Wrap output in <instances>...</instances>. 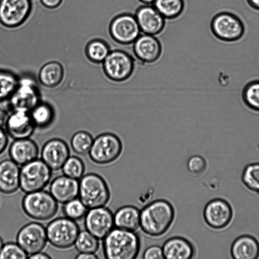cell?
<instances>
[{"mask_svg":"<svg viewBox=\"0 0 259 259\" xmlns=\"http://www.w3.org/2000/svg\"><path fill=\"white\" fill-rule=\"evenodd\" d=\"M175 217L171 203L164 199L152 201L140 211V226L146 234L158 237L166 232Z\"/></svg>","mask_w":259,"mask_h":259,"instance_id":"cell-1","label":"cell"},{"mask_svg":"<svg viewBox=\"0 0 259 259\" xmlns=\"http://www.w3.org/2000/svg\"><path fill=\"white\" fill-rule=\"evenodd\" d=\"M140 245L139 237L134 231L116 228L104 238V255L108 259H134Z\"/></svg>","mask_w":259,"mask_h":259,"instance_id":"cell-2","label":"cell"},{"mask_svg":"<svg viewBox=\"0 0 259 259\" xmlns=\"http://www.w3.org/2000/svg\"><path fill=\"white\" fill-rule=\"evenodd\" d=\"M78 196L89 209L106 205L110 199V191L102 177L89 173L79 179Z\"/></svg>","mask_w":259,"mask_h":259,"instance_id":"cell-3","label":"cell"},{"mask_svg":"<svg viewBox=\"0 0 259 259\" xmlns=\"http://www.w3.org/2000/svg\"><path fill=\"white\" fill-rule=\"evenodd\" d=\"M22 207L31 219L46 221L56 214L58 205L50 192L41 190L26 193L22 199Z\"/></svg>","mask_w":259,"mask_h":259,"instance_id":"cell-4","label":"cell"},{"mask_svg":"<svg viewBox=\"0 0 259 259\" xmlns=\"http://www.w3.org/2000/svg\"><path fill=\"white\" fill-rule=\"evenodd\" d=\"M210 29L217 38L226 42L239 40L245 32V25L241 18L228 11L216 14L211 21Z\"/></svg>","mask_w":259,"mask_h":259,"instance_id":"cell-5","label":"cell"},{"mask_svg":"<svg viewBox=\"0 0 259 259\" xmlns=\"http://www.w3.org/2000/svg\"><path fill=\"white\" fill-rule=\"evenodd\" d=\"M20 188L26 193L43 190L52 177V169L41 159L37 158L22 165Z\"/></svg>","mask_w":259,"mask_h":259,"instance_id":"cell-6","label":"cell"},{"mask_svg":"<svg viewBox=\"0 0 259 259\" xmlns=\"http://www.w3.org/2000/svg\"><path fill=\"white\" fill-rule=\"evenodd\" d=\"M46 229L48 241L60 249H66L73 246L80 232L75 221L66 217L53 220Z\"/></svg>","mask_w":259,"mask_h":259,"instance_id":"cell-7","label":"cell"},{"mask_svg":"<svg viewBox=\"0 0 259 259\" xmlns=\"http://www.w3.org/2000/svg\"><path fill=\"white\" fill-rule=\"evenodd\" d=\"M122 150V144L120 139L114 134L105 133L94 139L89 154L94 162L103 165L116 160Z\"/></svg>","mask_w":259,"mask_h":259,"instance_id":"cell-8","label":"cell"},{"mask_svg":"<svg viewBox=\"0 0 259 259\" xmlns=\"http://www.w3.org/2000/svg\"><path fill=\"white\" fill-rule=\"evenodd\" d=\"M102 63L106 76L117 82L128 79L133 74L135 66L132 55L121 50L111 51Z\"/></svg>","mask_w":259,"mask_h":259,"instance_id":"cell-9","label":"cell"},{"mask_svg":"<svg viewBox=\"0 0 259 259\" xmlns=\"http://www.w3.org/2000/svg\"><path fill=\"white\" fill-rule=\"evenodd\" d=\"M13 111H30L40 102L38 89L35 81L31 77L19 79L14 92L8 99Z\"/></svg>","mask_w":259,"mask_h":259,"instance_id":"cell-10","label":"cell"},{"mask_svg":"<svg viewBox=\"0 0 259 259\" xmlns=\"http://www.w3.org/2000/svg\"><path fill=\"white\" fill-rule=\"evenodd\" d=\"M109 32L115 42L127 45L133 44L141 31L135 15L126 13L117 15L112 19Z\"/></svg>","mask_w":259,"mask_h":259,"instance_id":"cell-11","label":"cell"},{"mask_svg":"<svg viewBox=\"0 0 259 259\" xmlns=\"http://www.w3.org/2000/svg\"><path fill=\"white\" fill-rule=\"evenodd\" d=\"M16 240L28 255L42 251L48 242L46 229L39 223H29L19 230Z\"/></svg>","mask_w":259,"mask_h":259,"instance_id":"cell-12","label":"cell"},{"mask_svg":"<svg viewBox=\"0 0 259 259\" xmlns=\"http://www.w3.org/2000/svg\"><path fill=\"white\" fill-rule=\"evenodd\" d=\"M31 0H0V23L14 28L23 23L29 16Z\"/></svg>","mask_w":259,"mask_h":259,"instance_id":"cell-13","label":"cell"},{"mask_svg":"<svg viewBox=\"0 0 259 259\" xmlns=\"http://www.w3.org/2000/svg\"><path fill=\"white\" fill-rule=\"evenodd\" d=\"M86 230L98 239H104L113 229L112 212L104 206L89 209L84 216Z\"/></svg>","mask_w":259,"mask_h":259,"instance_id":"cell-14","label":"cell"},{"mask_svg":"<svg viewBox=\"0 0 259 259\" xmlns=\"http://www.w3.org/2000/svg\"><path fill=\"white\" fill-rule=\"evenodd\" d=\"M205 223L210 228L219 230L226 227L233 217L231 205L225 200L215 198L209 201L203 211Z\"/></svg>","mask_w":259,"mask_h":259,"instance_id":"cell-15","label":"cell"},{"mask_svg":"<svg viewBox=\"0 0 259 259\" xmlns=\"http://www.w3.org/2000/svg\"><path fill=\"white\" fill-rule=\"evenodd\" d=\"M135 16L141 33L156 35L165 27V19L153 5L140 6L137 9Z\"/></svg>","mask_w":259,"mask_h":259,"instance_id":"cell-16","label":"cell"},{"mask_svg":"<svg viewBox=\"0 0 259 259\" xmlns=\"http://www.w3.org/2000/svg\"><path fill=\"white\" fill-rule=\"evenodd\" d=\"M136 57L144 64H151L159 60L162 52V45L155 35L141 34L133 42Z\"/></svg>","mask_w":259,"mask_h":259,"instance_id":"cell-17","label":"cell"},{"mask_svg":"<svg viewBox=\"0 0 259 259\" xmlns=\"http://www.w3.org/2000/svg\"><path fill=\"white\" fill-rule=\"evenodd\" d=\"M69 155L68 145L63 140L58 138L47 141L41 152V159L52 170L61 169Z\"/></svg>","mask_w":259,"mask_h":259,"instance_id":"cell-18","label":"cell"},{"mask_svg":"<svg viewBox=\"0 0 259 259\" xmlns=\"http://www.w3.org/2000/svg\"><path fill=\"white\" fill-rule=\"evenodd\" d=\"M5 126L7 134L14 139L29 138L35 127L29 112L23 111H13Z\"/></svg>","mask_w":259,"mask_h":259,"instance_id":"cell-19","label":"cell"},{"mask_svg":"<svg viewBox=\"0 0 259 259\" xmlns=\"http://www.w3.org/2000/svg\"><path fill=\"white\" fill-rule=\"evenodd\" d=\"M79 182L64 175L52 180L50 193L58 203L64 204L78 196Z\"/></svg>","mask_w":259,"mask_h":259,"instance_id":"cell-20","label":"cell"},{"mask_svg":"<svg viewBox=\"0 0 259 259\" xmlns=\"http://www.w3.org/2000/svg\"><path fill=\"white\" fill-rule=\"evenodd\" d=\"M38 152L37 145L29 138L15 139L9 151L11 159L19 165H23L37 158Z\"/></svg>","mask_w":259,"mask_h":259,"instance_id":"cell-21","label":"cell"},{"mask_svg":"<svg viewBox=\"0 0 259 259\" xmlns=\"http://www.w3.org/2000/svg\"><path fill=\"white\" fill-rule=\"evenodd\" d=\"M20 168L11 159L0 162V192L6 194L16 192L20 188Z\"/></svg>","mask_w":259,"mask_h":259,"instance_id":"cell-22","label":"cell"},{"mask_svg":"<svg viewBox=\"0 0 259 259\" xmlns=\"http://www.w3.org/2000/svg\"><path fill=\"white\" fill-rule=\"evenodd\" d=\"M164 258L167 259H190L195 254L193 244L182 237H174L167 240L162 247Z\"/></svg>","mask_w":259,"mask_h":259,"instance_id":"cell-23","label":"cell"},{"mask_svg":"<svg viewBox=\"0 0 259 259\" xmlns=\"http://www.w3.org/2000/svg\"><path fill=\"white\" fill-rule=\"evenodd\" d=\"M230 252L235 259H257L259 257V242L251 235L240 236L232 244Z\"/></svg>","mask_w":259,"mask_h":259,"instance_id":"cell-24","label":"cell"},{"mask_svg":"<svg viewBox=\"0 0 259 259\" xmlns=\"http://www.w3.org/2000/svg\"><path fill=\"white\" fill-rule=\"evenodd\" d=\"M114 223L116 228L135 231L140 226V211L132 205H125L118 209L114 214Z\"/></svg>","mask_w":259,"mask_h":259,"instance_id":"cell-25","label":"cell"},{"mask_svg":"<svg viewBox=\"0 0 259 259\" xmlns=\"http://www.w3.org/2000/svg\"><path fill=\"white\" fill-rule=\"evenodd\" d=\"M64 75L63 66L58 62L51 61L46 63L38 72V80L44 86L52 88L60 84Z\"/></svg>","mask_w":259,"mask_h":259,"instance_id":"cell-26","label":"cell"},{"mask_svg":"<svg viewBox=\"0 0 259 259\" xmlns=\"http://www.w3.org/2000/svg\"><path fill=\"white\" fill-rule=\"evenodd\" d=\"M35 126L45 127L50 125L54 117V112L51 106L39 102L29 112Z\"/></svg>","mask_w":259,"mask_h":259,"instance_id":"cell-27","label":"cell"},{"mask_svg":"<svg viewBox=\"0 0 259 259\" xmlns=\"http://www.w3.org/2000/svg\"><path fill=\"white\" fill-rule=\"evenodd\" d=\"M109 45L104 40L94 38L86 45L85 52L88 58L96 63H102L110 52Z\"/></svg>","mask_w":259,"mask_h":259,"instance_id":"cell-28","label":"cell"},{"mask_svg":"<svg viewBox=\"0 0 259 259\" xmlns=\"http://www.w3.org/2000/svg\"><path fill=\"white\" fill-rule=\"evenodd\" d=\"M153 6L166 19H174L183 13L184 0H156Z\"/></svg>","mask_w":259,"mask_h":259,"instance_id":"cell-29","label":"cell"},{"mask_svg":"<svg viewBox=\"0 0 259 259\" xmlns=\"http://www.w3.org/2000/svg\"><path fill=\"white\" fill-rule=\"evenodd\" d=\"M74 245L79 252L95 253L99 248V242L98 238L84 230L79 232Z\"/></svg>","mask_w":259,"mask_h":259,"instance_id":"cell-30","label":"cell"},{"mask_svg":"<svg viewBox=\"0 0 259 259\" xmlns=\"http://www.w3.org/2000/svg\"><path fill=\"white\" fill-rule=\"evenodd\" d=\"M19 79L12 72L0 69V102L9 99L16 88Z\"/></svg>","mask_w":259,"mask_h":259,"instance_id":"cell-31","label":"cell"},{"mask_svg":"<svg viewBox=\"0 0 259 259\" xmlns=\"http://www.w3.org/2000/svg\"><path fill=\"white\" fill-rule=\"evenodd\" d=\"M242 98L249 109L259 112V80H252L245 85L242 92Z\"/></svg>","mask_w":259,"mask_h":259,"instance_id":"cell-32","label":"cell"},{"mask_svg":"<svg viewBox=\"0 0 259 259\" xmlns=\"http://www.w3.org/2000/svg\"><path fill=\"white\" fill-rule=\"evenodd\" d=\"M93 138L92 135L85 131H79L72 137L70 144L73 150L79 155L89 154Z\"/></svg>","mask_w":259,"mask_h":259,"instance_id":"cell-33","label":"cell"},{"mask_svg":"<svg viewBox=\"0 0 259 259\" xmlns=\"http://www.w3.org/2000/svg\"><path fill=\"white\" fill-rule=\"evenodd\" d=\"M241 180L248 189L259 194V163L246 165L243 170Z\"/></svg>","mask_w":259,"mask_h":259,"instance_id":"cell-34","label":"cell"},{"mask_svg":"<svg viewBox=\"0 0 259 259\" xmlns=\"http://www.w3.org/2000/svg\"><path fill=\"white\" fill-rule=\"evenodd\" d=\"M61 169L64 175L78 180L83 176L84 165L79 158L69 156Z\"/></svg>","mask_w":259,"mask_h":259,"instance_id":"cell-35","label":"cell"},{"mask_svg":"<svg viewBox=\"0 0 259 259\" xmlns=\"http://www.w3.org/2000/svg\"><path fill=\"white\" fill-rule=\"evenodd\" d=\"M87 209L81 200L76 198L64 203L63 210L65 217L76 221L85 216Z\"/></svg>","mask_w":259,"mask_h":259,"instance_id":"cell-36","label":"cell"},{"mask_svg":"<svg viewBox=\"0 0 259 259\" xmlns=\"http://www.w3.org/2000/svg\"><path fill=\"white\" fill-rule=\"evenodd\" d=\"M28 255L17 243L8 242L4 244L0 252V259H25Z\"/></svg>","mask_w":259,"mask_h":259,"instance_id":"cell-37","label":"cell"},{"mask_svg":"<svg viewBox=\"0 0 259 259\" xmlns=\"http://www.w3.org/2000/svg\"><path fill=\"white\" fill-rule=\"evenodd\" d=\"M187 168L189 172L195 176L202 174L206 170L207 163L201 156L196 155L191 156L187 162Z\"/></svg>","mask_w":259,"mask_h":259,"instance_id":"cell-38","label":"cell"},{"mask_svg":"<svg viewBox=\"0 0 259 259\" xmlns=\"http://www.w3.org/2000/svg\"><path fill=\"white\" fill-rule=\"evenodd\" d=\"M143 257L145 259L164 258L162 247L158 245L149 246L144 251Z\"/></svg>","mask_w":259,"mask_h":259,"instance_id":"cell-39","label":"cell"},{"mask_svg":"<svg viewBox=\"0 0 259 259\" xmlns=\"http://www.w3.org/2000/svg\"><path fill=\"white\" fill-rule=\"evenodd\" d=\"M8 144L7 133L0 127V154L6 149Z\"/></svg>","mask_w":259,"mask_h":259,"instance_id":"cell-40","label":"cell"},{"mask_svg":"<svg viewBox=\"0 0 259 259\" xmlns=\"http://www.w3.org/2000/svg\"><path fill=\"white\" fill-rule=\"evenodd\" d=\"M63 0H39L41 4L48 9H55L59 7Z\"/></svg>","mask_w":259,"mask_h":259,"instance_id":"cell-41","label":"cell"},{"mask_svg":"<svg viewBox=\"0 0 259 259\" xmlns=\"http://www.w3.org/2000/svg\"><path fill=\"white\" fill-rule=\"evenodd\" d=\"M75 258L76 259H97L98 257L95 253L79 252Z\"/></svg>","mask_w":259,"mask_h":259,"instance_id":"cell-42","label":"cell"},{"mask_svg":"<svg viewBox=\"0 0 259 259\" xmlns=\"http://www.w3.org/2000/svg\"><path fill=\"white\" fill-rule=\"evenodd\" d=\"M28 258L31 259H49L51 258V257L48 254L40 251L29 255Z\"/></svg>","mask_w":259,"mask_h":259,"instance_id":"cell-43","label":"cell"},{"mask_svg":"<svg viewBox=\"0 0 259 259\" xmlns=\"http://www.w3.org/2000/svg\"><path fill=\"white\" fill-rule=\"evenodd\" d=\"M8 116L7 113L0 108V127H2L6 125Z\"/></svg>","mask_w":259,"mask_h":259,"instance_id":"cell-44","label":"cell"},{"mask_svg":"<svg viewBox=\"0 0 259 259\" xmlns=\"http://www.w3.org/2000/svg\"><path fill=\"white\" fill-rule=\"evenodd\" d=\"M246 2L252 9L259 11V0H246Z\"/></svg>","mask_w":259,"mask_h":259,"instance_id":"cell-45","label":"cell"},{"mask_svg":"<svg viewBox=\"0 0 259 259\" xmlns=\"http://www.w3.org/2000/svg\"><path fill=\"white\" fill-rule=\"evenodd\" d=\"M145 5H153L156 0H138Z\"/></svg>","mask_w":259,"mask_h":259,"instance_id":"cell-46","label":"cell"},{"mask_svg":"<svg viewBox=\"0 0 259 259\" xmlns=\"http://www.w3.org/2000/svg\"><path fill=\"white\" fill-rule=\"evenodd\" d=\"M4 243L2 238L0 237V252L2 249V247L4 245Z\"/></svg>","mask_w":259,"mask_h":259,"instance_id":"cell-47","label":"cell"},{"mask_svg":"<svg viewBox=\"0 0 259 259\" xmlns=\"http://www.w3.org/2000/svg\"><path fill=\"white\" fill-rule=\"evenodd\" d=\"M32 1V0H31Z\"/></svg>","mask_w":259,"mask_h":259,"instance_id":"cell-48","label":"cell"}]
</instances>
